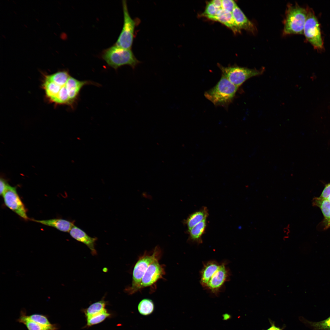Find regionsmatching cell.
Listing matches in <instances>:
<instances>
[{
  "label": "cell",
  "instance_id": "obj_1",
  "mask_svg": "<svg viewBox=\"0 0 330 330\" xmlns=\"http://www.w3.org/2000/svg\"><path fill=\"white\" fill-rule=\"evenodd\" d=\"M71 76L68 71L43 74L42 88L47 100L54 105H67L73 107L80 92L85 85L90 84Z\"/></svg>",
  "mask_w": 330,
  "mask_h": 330
},
{
  "label": "cell",
  "instance_id": "obj_2",
  "mask_svg": "<svg viewBox=\"0 0 330 330\" xmlns=\"http://www.w3.org/2000/svg\"><path fill=\"white\" fill-rule=\"evenodd\" d=\"M238 88L222 75L216 85L206 91L204 95L215 106L227 107L232 102Z\"/></svg>",
  "mask_w": 330,
  "mask_h": 330
},
{
  "label": "cell",
  "instance_id": "obj_3",
  "mask_svg": "<svg viewBox=\"0 0 330 330\" xmlns=\"http://www.w3.org/2000/svg\"><path fill=\"white\" fill-rule=\"evenodd\" d=\"M101 57L110 67L116 69L124 65H128L133 69L140 63L131 49H125L115 45L104 50Z\"/></svg>",
  "mask_w": 330,
  "mask_h": 330
},
{
  "label": "cell",
  "instance_id": "obj_4",
  "mask_svg": "<svg viewBox=\"0 0 330 330\" xmlns=\"http://www.w3.org/2000/svg\"><path fill=\"white\" fill-rule=\"evenodd\" d=\"M307 13V9L298 5H288L284 21V34H303Z\"/></svg>",
  "mask_w": 330,
  "mask_h": 330
},
{
  "label": "cell",
  "instance_id": "obj_5",
  "mask_svg": "<svg viewBox=\"0 0 330 330\" xmlns=\"http://www.w3.org/2000/svg\"><path fill=\"white\" fill-rule=\"evenodd\" d=\"M160 252V249L157 247L152 254H145L139 258L133 269L131 285L125 289L126 293L132 295L139 290L141 280L145 271L151 263L159 259Z\"/></svg>",
  "mask_w": 330,
  "mask_h": 330
},
{
  "label": "cell",
  "instance_id": "obj_6",
  "mask_svg": "<svg viewBox=\"0 0 330 330\" xmlns=\"http://www.w3.org/2000/svg\"><path fill=\"white\" fill-rule=\"evenodd\" d=\"M123 13V25L122 29L115 45L122 48L131 49L134 37L135 28L136 24L129 13L126 1H122Z\"/></svg>",
  "mask_w": 330,
  "mask_h": 330
},
{
  "label": "cell",
  "instance_id": "obj_7",
  "mask_svg": "<svg viewBox=\"0 0 330 330\" xmlns=\"http://www.w3.org/2000/svg\"><path fill=\"white\" fill-rule=\"evenodd\" d=\"M307 9V17L303 34L306 39L315 49L322 50L323 47V43L318 21L313 10L309 8Z\"/></svg>",
  "mask_w": 330,
  "mask_h": 330
},
{
  "label": "cell",
  "instance_id": "obj_8",
  "mask_svg": "<svg viewBox=\"0 0 330 330\" xmlns=\"http://www.w3.org/2000/svg\"><path fill=\"white\" fill-rule=\"evenodd\" d=\"M220 68L222 75L238 87L250 78L261 75L263 71L239 66L224 67L220 66Z\"/></svg>",
  "mask_w": 330,
  "mask_h": 330
},
{
  "label": "cell",
  "instance_id": "obj_9",
  "mask_svg": "<svg viewBox=\"0 0 330 330\" xmlns=\"http://www.w3.org/2000/svg\"><path fill=\"white\" fill-rule=\"evenodd\" d=\"M6 206L21 218L27 220L28 217L26 214L25 207L15 187L8 185L2 195Z\"/></svg>",
  "mask_w": 330,
  "mask_h": 330
},
{
  "label": "cell",
  "instance_id": "obj_10",
  "mask_svg": "<svg viewBox=\"0 0 330 330\" xmlns=\"http://www.w3.org/2000/svg\"><path fill=\"white\" fill-rule=\"evenodd\" d=\"M159 259L155 260L149 266L142 278L139 290L152 286L163 278L165 273L164 269L159 263Z\"/></svg>",
  "mask_w": 330,
  "mask_h": 330
},
{
  "label": "cell",
  "instance_id": "obj_11",
  "mask_svg": "<svg viewBox=\"0 0 330 330\" xmlns=\"http://www.w3.org/2000/svg\"><path fill=\"white\" fill-rule=\"evenodd\" d=\"M226 264H220L219 267L213 275L206 288L210 292L217 294L220 291L229 275Z\"/></svg>",
  "mask_w": 330,
  "mask_h": 330
},
{
  "label": "cell",
  "instance_id": "obj_12",
  "mask_svg": "<svg viewBox=\"0 0 330 330\" xmlns=\"http://www.w3.org/2000/svg\"><path fill=\"white\" fill-rule=\"evenodd\" d=\"M69 233L73 238L86 245L90 250L91 253L93 255L97 254V252L95 248L96 242L97 239V237H90L84 231L75 225Z\"/></svg>",
  "mask_w": 330,
  "mask_h": 330
},
{
  "label": "cell",
  "instance_id": "obj_13",
  "mask_svg": "<svg viewBox=\"0 0 330 330\" xmlns=\"http://www.w3.org/2000/svg\"><path fill=\"white\" fill-rule=\"evenodd\" d=\"M232 14L236 24L239 30L244 29L253 34L255 33L256 29L254 24L247 18L237 5L233 10Z\"/></svg>",
  "mask_w": 330,
  "mask_h": 330
},
{
  "label": "cell",
  "instance_id": "obj_14",
  "mask_svg": "<svg viewBox=\"0 0 330 330\" xmlns=\"http://www.w3.org/2000/svg\"><path fill=\"white\" fill-rule=\"evenodd\" d=\"M17 321L24 324L28 330H57L60 328L59 325L57 324H53L51 326H47L31 320L29 318L24 310L20 311V316L17 319Z\"/></svg>",
  "mask_w": 330,
  "mask_h": 330
},
{
  "label": "cell",
  "instance_id": "obj_15",
  "mask_svg": "<svg viewBox=\"0 0 330 330\" xmlns=\"http://www.w3.org/2000/svg\"><path fill=\"white\" fill-rule=\"evenodd\" d=\"M32 220L45 225L54 227L58 230L65 232H69L74 226L73 222L62 219H52L45 220L32 219Z\"/></svg>",
  "mask_w": 330,
  "mask_h": 330
},
{
  "label": "cell",
  "instance_id": "obj_16",
  "mask_svg": "<svg viewBox=\"0 0 330 330\" xmlns=\"http://www.w3.org/2000/svg\"><path fill=\"white\" fill-rule=\"evenodd\" d=\"M208 18L221 23L231 29L234 33L240 32V31L236 24L232 13L222 9L219 10L216 16Z\"/></svg>",
  "mask_w": 330,
  "mask_h": 330
},
{
  "label": "cell",
  "instance_id": "obj_17",
  "mask_svg": "<svg viewBox=\"0 0 330 330\" xmlns=\"http://www.w3.org/2000/svg\"><path fill=\"white\" fill-rule=\"evenodd\" d=\"M220 265L214 261H208L204 264L200 273V283L203 287L206 288L208 282Z\"/></svg>",
  "mask_w": 330,
  "mask_h": 330
},
{
  "label": "cell",
  "instance_id": "obj_18",
  "mask_svg": "<svg viewBox=\"0 0 330 330\" xmlns=\"http://www.w3.org/2000/svg\"><path fill=\"white\" fill-rule=\"evenodd\" d=\"M313 206L318 207L321 210L323 215V224L324 229L330 227V201L327 199L315 197L313 199Z\"/></svg>",
  "mask_w": 330,
  "mask_h": 330
},
{
  "label": "cell",
  "instance_id": "obj_19",
  "mask_svg": "<svg viewBox=\"0 0 330 330\" xmlns=\"http://www.w3.org/2000/svg\"><path fill=\"white\" fill-rule=\"evenodd\" d=\"M208 215V210L205 207L190 215L185 222L187 226L188 231L197 224L206 219Z\"/></svg>",
  "mask_w": 330,
  "mask_h": 330
},
{
  "label": "cell",
  "instance_id": "obj_20",
  "mask_svg": "<svg viewBox=\"0 0 330 330\" xmlns=\"http://www.w3.org/2000/svg\"><path fill=\"white\" fill-rule=\"evenodd\" d=\"M206 226V219H205L188 231L190 240L193 242L201 243L202 242L201 237L205 232Z\"/></svg>",
  "mask_w": 330,
  "mask_h": 330
},
{
  "label": "cell",
  "instance_id": "obj_21",
  "mask_svg": "<svg viewBox=\"0 0 330 330\" xmlns=\"http://www.w3.org/2000/svg\"><path fill=\"white\" fill-rule=\"evenodd\" d=\"M104 297L100 300L91 304L88 308L83 310L86 318L98 314L106 309L108 302L105 300Z\"/></svg>",
  "mask_w": 330,
  "mask_h": 330
},
{
  "label": "cell",
  "instance_id": "obj_22",
  "mask_svg": "<svg viewBox=\"0 0 330 330\" xmlns=\"http://www.w3.org/2000/svg\"><path fill=\"white\" fill-rule=\"evenodd\" d=\"M138 308L140 314L143 316H148L154 311V305L152 300L149 299H144L139 302Z\"/></svg>",
  "mask_w": 330,
  "mask_h": 330
},
{
  "label": "cell",
  "instance_id": "obj_23",
  "mask_svg": "<svg viewBox=\"0 0 330 330\" xmlns=\"http://www.w3.org/2000/svg\"><path fill=\"white\" fill-rule=\"evenodd\" d=\"M111 314L106 309L102 312L94 315L86 317L87 327L99 324L107 318L110 317Z\"/></svg>",
  "mask_w": 330,
  "mask_h": 330
},
{
  "label": "cell",
  "instance_id": "obj_24",
  "mask_svg": "<svg viewBox=\"0 0 330 330\" xmlns=\"http://www.w3.org/2000/svg\"><path fill=\"white\" fill-rule=\"evenodd\" d=\"M305 323L313 330H330V316L326 319L318 322L305 320Z\"/></svg>",
  "mask_w": 330,
  "mask_h": 330
},
{
  "label": "cell",
  "instance_id": "obj_25",
  "mask_svg": "<svg viewBox=\"0 0 330 330\" xmlns=\"http://www.w3.org/2000/svg\"><path fill=\"white\" fill-rule=\"evenodd\" d=\"M29 318L31 320L41 324L50 326L53 325L49 320V316L42 314H34L28 315Z\"/></svg>",
  "mask_w": 330,
  "mask_h": 330
},
{
  "label": "cell",
  "instance_id": "obj_26",
  "mask_svg": "<svg viewBox=\"0 0 330 330\" xmlns=\"http://www.w3.org/2000/svg\"><path fill=\"white\" fill-rule=\"evenodd\" d=\"M220 9L216 7L211 1L208 2L202 15L208 18L216 16Z\"/></svg>",
  "mask_w": 330,
  "mask_h": 330
},
{
  "label": "cell",
  "instance_id": "obj_27",
  "mask_svg": "<svg viewBox=\"0 0 330 330\" xmlns=\"http://www.w3.org/2000/svg\"><path fill=\"white\" fill-rule=\"evenodd\" d=\"M234 1L232 0H222V9L232 13L237 6Z\"/></svg>",
  "mask_w": 330,
  "mask_h": 330
},
{
  "label": "cell",
  "instance_id": "obj_28",
  "mask_svg": "<svg viewBox=\"0 0 330 330\" xmlns=\"http://www.w3.org/2000/svg\"><path fill=\"white\" fill-rule=\"evenodd\" d=\"M330 195V183L326 185L320 196L322 198L327 199Z\"/></svg>",
  "mask_w": 330,
  "mask_h": 330
},
{
  "label": "cell",
  "instance_id": "obj_29",
  "mask_svg": "<svg viewBox=\"0 0 330 330\" xmlns=\"http://www.w3.org/2000/svg\"><path fill=\"white\" fill-rule=\"evenodd\" d=\"M9 185L6 181L3 178H1L0 180V194L1 196L3 195Z\"/></svg>",
  "mask_w": 330,
  "mask_h": 330
},
{
  "label": "cell",
  "instance_id": "obj_30",
  "mask_svg": "<svg viewBox=\"0 0 330 330\" xmlns=\"http://www.w3.org/2000/svg\"><path fill=\"white\" fill-rule=\"evenodd\" d=\"M211 1L216 7L220 9H222V0H214Z\"/></svg>",
  "mask_w": 330,
  "mask_h": 330
},
{
  "label": "cell",
  "instance_id": "obj_31",
  "mask_svg": "<svg viewBox=\"0 0 330 330\" xmlns=\"http://www.w3.org/2000/svg\"><path fill=\"white\" fill-rule=\"evenodd\" d=\"M274 326V324H272L269 328L266 330H273Z\"/></svg>",
  "mask_w": 330,
  "mask_h": 330
},
{
  "label": "cell",
  "instance_id": "obj_32",
  "mask_svg": "<svg viewBox=\"0 0 330 330\" xmlns=\"http://www.w3.org/2000/svg\"><path fill=\"white\" fill-rule=\"evenodd\" d=\"M273 330H281L280 328L276 327L274 325Z\"/></svg>",
  "mask_w": 330,
  "mask_h": 330
},
{
  "label": "cell",
  "instance_id": "obj_33",
  "mask_svg": "<svg viewBox=\"0 0 330 330\" xmlns=\"http://www.w3.org/2000/svg\"><path fill=\"white\" fill-rule=\"evenodd\" d=\"M327 199H328L329 201H330V195L329 196V197Z\"/></svg>",
  "mask_w": 330,
  "mask_h": 330
}]
</instances>
